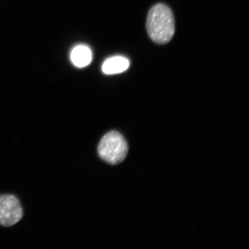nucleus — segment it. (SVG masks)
I'll return each instance as SVG.
<instances>
[{
	"label": "nucleus",
	"mask_w": 249,
	"mask_h": 249,
	"mask_svg": "<svg viewBox=\"0 0 249 249\" xmlns=\"http://www.w3.org/2000/svg\"><path fill=\"white\" fill-rule=\"evenodd\" d=\"M150 38L158 44H166L175 33V21L172 11L166 5L156 4L149 10L146 23Z\"/></svg>",
	"instance_id": "1"
},
{
	"label": "nucleus",
	"mask_w": 249,
	"mask_h": 249,
	"mask_svg": "<svg viewBox=\"0 0 249 249\" xmlns=\"http://www.w3.org/2000/svg\"><path fill=\"white\" fill-rule=\"evenodd\" d=\"M128 145L124 137L117 131L106 134L98 147V153L102 160L111 164L122 163L128 152Z\"/></svg>",
	"instance_id": "2"
},
{
	"label": "nucleus",
	"mask_w": 249,
	"mask_h": 249,
	"mask_svg": "<svg viewBox=\"0 0 249 249\" xmlns=\"http://www.w3.org/2000/svg\"><path fill=\"white\" fill-rule=\"evenodd\" d=\"M23 216L19 200L15 196H0V225L10 227L15 225Z\"/></svg>",
	"instance_id": "3"
},
{
	"label": "nucleus",
	"mask_w": 249,
	"mask_h": 249,
	"mask_svg": "<svg viewBox=\"0 0 249 249\" xmlns=\"http://www.w3.org/2000/svg\"><path fill=\"white\" fill-rule=\"evenodd\" d=\"M130 62L123 56H114L107 59L103 64V72L107 74H115L124 72L128 69Z\"/></svg>",
	"instance_id": "4"
},
{
	"label": "nucleus",
	"mask_w": 249,
	"mask_h": 249,
	"mask_svg": "<svg viewBox=\"0 0 249 249\" xmlns=\"http://www.w3.org/2000/svg\"><path fill=\"white\" fill-rule=\"evenodd\" d=\"M91 50L89 46L79 45L73 49L71 53V60L74 66L83 68L87 66L92 61Z\"/></svg>",
	"instance_id": "5"
}]
</instances>
